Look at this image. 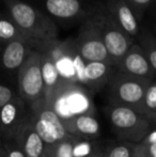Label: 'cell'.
I'll return each instance as SVG.
<instances>
[{
  "label": "cell",
  "instance_id": "obj_1",
  "mask_svg": "<svg viewBox=\"0 0 156 157\" xmlns=\"http://www.w3.org/2000/svg\"><path fill=\"white\" fill-rule=\"evenodd\" d=\"M10 9L14 23L31 40L46 44L55 41V27L32 6L23 2L12 1Z\"/></svg>",
  "mask_w": 156,
  "mask_h": 157
},
{
  "label": "cell",
  "instance_id": "obj_2",
  "mask_svg": "<svg viewBox=\"0 0 156 157\" xmlns=\"http://www.w3.org/2000/svg\"><path fill=\"white\" fill-rule=\"evenodd\" d=\"M102 36L111 61L117 63L121 62L134 45L133 37L123 31L116 24L112 17L105 21L104 27L102 28Z\"/></svg>",
  "mask_w": 156,
  "mask_h": 157
},
{
  "label": "cell",
  "instance_id": "obj_3",
  "mask_svg": "<svg viewBox=\"0 0 156 157\" xmlns=\"http://www.w3.org/2000/svg\"><path fill=\"white\" fill-rule=\"evenodd\" d=\"M78 52L81 58L88 62H111V59L106 49L104 40L102 36V28L95 30H89L87 32H81L78 42Z\"/></svg>",
  "mask_w": 156,
  "mask_h": 157
},
{
  "label": "cell",
  "instance_id": "obj_4",
  "mask_svg": "<svg viewBox=\"0 0 156 157\" xmlns=\"http://www.w3.org/2000/svg\"><path fill=\"white\" fill-rule=\"evenodd\" d=\"M120 64L126 74L137 78L152 80L155 76V72L148 60L143 48L138 44H134L127 52Z\"/></svg>",
  "mask_w": 156,
  "mask_h": 157
},
{
  "label": "cell",
  "instance_id": "obj_5",
  "mask_svg": "<svg viewBox=\"0 0 156 157\" xmlns=\"http://www.w3.org/2000/svg\"><path fill=\"white\" fill-rule=\"evenodd\" d=\"M152 80L126 76L118 85V96L122 101L133 107L143 109V99L146 90Z\"/></svg>",
  "mask_w": 156,
  "mask_h": 157
},
{
  "label": "cell",
  "instance_id": "obj_6",
  "mask_svg": "<svg viewBox=\"0 0 156 157\" xmlns=\"http://www.w3.org/2000/svg\"><path fill=\"white\" fill-rule=\"evenodd\" d=\"M40 55L33 52L29 57L21 72V89L28 96H36L42 91L44 86Z\"/></svg>",
  "mask_w": 156,
  "mask_h": 157
},
{
  "label": "cell",
  "instance_id": "obj_7",
  "mask_svg": "<svg viewBox=\"0 0 156 157\" xmlns=\"http://www.w3.org/2000/svg\"><path fill=\"white\" fill-rule=\"evenodd\" d=\"M112 19L129 36L134 37L139 33V24L135 11L126 0H115L111 4Z\"/></svg>",
  "mask_w": 156,
  "mask_h": 157
},
{
  "label": "cell",
  "instance_id": "obj_8",
  "mask_svg": "<svg viewBox=\"0 0 156 157\" xmlns=\"http://www.w3.org/2000/svg\"><path fill=\"white\" fill-rule=\"evenodd\" d=\"M36 134L45 142L52 143L62 139L65 135V130L56 113L44 111L36 123Z\"/></svg>",
  "mask_w": 156,
  "mask_h": 157
},
{
  "label": "cell",
  "instance_id": "obj_9",
  "mask_svg": "<svg viewBox=\"0 0 156 157\" xmlns=\"http://www.w3.org/2000/svg\"><path fill=\"white\" fill-rule=\"evenodd\" d=\"M111 121L121 129H135L149 134V122L141 120L136 110L131 107H118L111 113Z\"/></svg>",
  "mask_w": 156,
  "mask_h": 157
},
{
  "label": "cell",
  "instance_id": "obj_10",
  "mask_svg": "<svg viewBox=\"0 0 156 157\" xmlns=\"http://www.w3.org/2000/svg\"><path fill=\"white\" fill-rule=\"evenodd\" d=\"M28 41L14 40L8 43L2 56V62L6 68L14 70L23 64L28 49Z\"/></svg>",
  "mask_w": 156,
  "mask_h": 157
},
{
  "label": "cell",
  "instance_id": "obj_11",
  "mask_svg": "<svg viewBox=\"0 0 156 157\" xmlns=\"http://www.w3.org/2000/svg\"><path fill=\"white\" fill-rule=\"evenodd\" d=\"M46 9L59 18H71L79 13L80 3L78 0H46Z\"/></svg>",
  "mask_w": 156,
  "mask_h": 157
},
{
  "label": "cell",
  "instance_id": "obj_12",
  "mask_svg": "<svg viewBox=\"0 0 156 157\" xmlns=\"http://www.w3.org/2000/svg\"><path fill=\"white\" fill-rule=\"evenodd\" d=\"M0 40H4V41L21 40V41L28 42L33 41L21 31L16 24H13L12 21H6V19H0Z\"/></svg>",
  "mask_w": 156,
  "mask_h": 157
},
{
  "label": "cell",
  "instance_id": "obj_13",
  "mask_svg": "<svg viewBox=\"0 0 156 157\" xmlns=\"http://www.w3.org/2000/svg\"><path fill=\"white\" fill-rule=\"evenodd\" d=\"M42 75H43V80L44 83L48 87H51L57 82L59 78V72L58 68L56 66L52 57L50 54L43 60L42 63Z\"/></svg>",
  "mask_w": 156,
  "mask_h": 157
},
{
  "label": "cell",
  "instance_id": "obj_14",
  "mask_svg": "<svg viewBox=\"0 0 156 157\" xmlns=\"http://www.w3.org/2000/svg\"><path fill=\"white\" fill-rule=\"evenodd\" d=\"M141 47L156 74V37L150 32H144L141 36Z\"/></svg>",
  "mask_w": 156,
  "mask_h": 157
},
{
  "label": "cell",
  "instance_id": "obj_15",
  "mask_svg": "<svg viewBox=\"0 0 156 157\" xmlns=\"http://www.w3.org/2000/svg\"><path fill=\"white\" fill-rule=\"evenodd\" d=\"M143 110L151 118L156 113V81H151L146 88L143 99Z\"/></svg>",
  "mask_w": 156,
  "mask_h": 157
},
{
  "label": "cell",
  "instance_id": "obj_16",
  "mask_svg": "<svg viewBox=\"0 0 156 157\" xmlns=\"http://www.w3.org/2000/svg\"><path fill=\"white\" fill-rule=\"evenodd\" d=\"M108 67L104 62H89L86 64V80H96L106 75Z\"/></svg>",
  "mask_w": 156,
  "mask_h": 157
},
{
  "label": "cell",
  "instance_id": "obj_17",
  "mask_svg": "<svg viewBox=\"0 0 156 157\" xmlns=\"http://www.w3.org/2000/svg\"><path fill=\"white\" fill-rule=\"evenodd\" d=\"M67 101H69L70 109L73 114L86 111L89 107L87 97L80 93H76V92L67 95Z\"/></svg>",
  "mask_w": 156,
  "mask_h": 157
},
{
  "label": "cell",
  "instance_id": "obj_18",
  "mask_svg": "<svg viewBox=\"0 0 156 157\" xmlns=\"http://www.w3.org/2000/svg\"><path fill=\"white\" fill-rule=\"evenodd\" d=\"M43 151V142L36 132H32L26 142V152L30 157H39Z\"/></svg>",
  "mask_w": 156,
  "mask_h": 157
},
{
  "label": "cell",
  "instance_id": "obj_19",
  "mask_svg": "<svg viewBox=\"0 0 156 157\" xmlns=\"http://www.w3.org/2000/svg\"><path fill=\"white\" fill-rule=\"evenodd\" d=\"M77 127L83 134H95L98 130V123L90 117H80L77 120Z\"/></svg>",
  "mask_w": 156,
  "mask_h": 157
},
{
  "label": "cell",
  "instance_id": "obj_20",
  "mask_svg": "<svg viewBox=\"0 0 156 157\" xmlns=\"http://www.w3.org/2000/svg\"><path fill=\"white\" fill-rule=\"evenodd\" d=\"M74 66H75V74L79 81H87L86 80V64L85 60L81 58L79 52H75L74 55Z\"/></svg>",
  "mask_w": 156,
  "mask_h": 157
},
{
  "label": "cell",
  "instance_id": "obj_21",
  "mask_svg": "<svg viewBox=\"0 0 156 157\" xmlns=\"http://www.w3.org/2000/svg\"><path fill=\"white\" fill-rule=\"evenodd\" d=\"M135 157H156V143H143L136 150Z\"/></svg>",
  "mask_w": 156,
  "mask_h": 157
},
{
  "label": "cell",
  "instance_id": "obj_22",
  "mask_svg": "<svg viewBox=\"0 0 156 157\" xmlns=\"http://www.w3.org/2000/svg\"><path fill=\"white\" fill-rule=\"evenodd\" d=\"M56 109H57V111L59 112V114L64 117V118L73 116L71 109H70L69 101H67V95H63V96H61L60 98L57 101Z\"/></svg>",
  "mask_w": 156,
  "mask_h": 157
},
{
  "label": "cell",
  "instance_id": "obj_23",
  "mask_svg": "<svg viewBox=\"0 0 156 157\" xmlns=\"http://www.w3.org/2000/svg\"><path fill=\"white\" fill-rule=\"evenodd\" d=\"M16 116V109L12 104H6L1 111V120L3 124H11Z\"/></svg>",
  "mask_w": 156,
  "mask_h": 157
},
{
  "label": "cell",
  "instance_id": "obj_24",
  "mask_svg": "<svg viewBox=\"0 0 156 157\" xmlns=\"http://www.w3.org/2000/svg\"><path fill=\"white\" fill-rule=\"evenodd\" d=\"M156 0H126V2L133 8L136 14H140L148 6H150Z\"/></svg>",
  "mask_w": 156,
  "mask_h": 157
},
{
  "label": "cell",
  "instance_id": "obj_25",
  "mask_svg": "<svg viewBox=\"0 0 156 157\" xmlns=\"http://www.w3.org/2000/svg\"><path fill=\"white\" fill-rule=\"evenodd\" d=\"M135 156V153H131V150L127 147H124V145H120V147H117L111 151L109 157H133Z\"/></svg>",
  "mask_w": 156,
  "mask_h": 157
},
{
  "label": "cell",
  "instance_id": "obj_26",
  "mask_svg": "<svg viewBox=\"0 0 156 157\" xmlns=\"http://www.w3.org/2000/svg\"><path fill=\"white\" fill-rule=\"evenodd\" d=\"M12 97V92L8 87L0 86V107H4Z\"/></svg>",
  "mask_w": 156,
  "mask_h": 157
},
{
  "label": "cell",
  "instance_id": "obj_27",
  "mask_svg": "<svg viewBox=\"0 0 156 157\" xmlns=\"http://www.w3.org/2000/svg\"><path fill=\"white\" fill-rule=\"evenodd\" d=\"M90 153V145L87 143H81L78 144L73 149V155L75 157H82Z\"/></svg>",
  "mask_w": 156,
  "mask_h": 157
},
{
  "label": "cell",
  "instance_id": "obj_28",
  "mask_svg": "<svg viewBox=\"0 0 156 157\" xmlns=\"http://www.w3.org/2000/svg\"><path fill=\"white\" fill-rule=\"evenodd\" d=\"M73 155V149L70 144L65 143L60 147L58 151V157H72Z\"/></svg>",
  "mask_w": 156,
  "mask_h": 157
},
{
  "label": "cell",
  "instance_id": "obj_29",
  "mask_svg": "<svg viewBox=\"0 0 156 157\" xmlns=\"http://www.w3.org/2000/svg\"><path fill=\"white\" fill-rule=\"evenodd\" d=\"M144 143H156V130L149 132L148 136L144 138Z\"/></svg>",
  "mask_w": 156,
  "mask_h": 157
},
{
  "label": "cell",
  "instance_id": "obj_30",
  "mask_svg": "<svg viewBox=\"0 0 156 157\" xmlns=\"http://www.w3.org/2000/svg\"><path fill=\"white\" fill-rule=\"evenodd\" d=\"M10 157H25V156H24L23 154L21 153V152L14 151V152H12V153L10 154Z\"/></svg>",
  "mask_w": 156,
  "mask_h": 157
},
{
  "label": "cell",
  "instance_id": "obj_31",
  "mask_svg": "<svg viewBox=\"0 0 156 157\" xmlns=\"http://www.w3.org/2000/svg\"><path fill=\"white\" fill-rule=\"evenodd\" d=\"M152 120H153V121H154V122L156 123V113L154 114V116H153V117H152Z\"/></svg>",
  "mask_w": 156,
  "mask_h": 157
}]
</instances>
